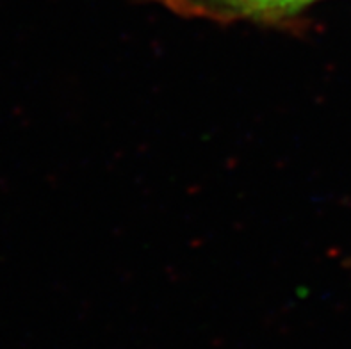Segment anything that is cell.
I'll use <instances>...</instances> for the list:
<instances>
[{
    "mask_svg": "<svg viewBox=\"0 0 351 349\" xmlns=\"http://www.w3.org/2000/svg\"><path fill=\"white\" fill-rule=\"evenodd\" d=\"M168 8L191 16L214 20L284 22L298 16L319 0H159Z\"/></svg>",
    "mask_w": 351,
    "mask_h": 349,
    "instance_id": "6da1fadb",
    "label": "cell"
}]
</instances>
